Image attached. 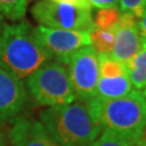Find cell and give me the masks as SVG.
I'll return each instance as SVG.
<instances>
[{
    "instance_id": "cell-1",
    "label": "cell",
    "mask_w": 146,
    "mask_h": 146,
    "mask_svg": "<svg viewBox=\"0 0 146 146\" xmlns=\"http://www.w3.org/2000/svg\"><path fill=\"white\" fill-rule=\"evenodd\" d=\"M51 60L28 23L0 25V67L5 72L23 80Z\"/></svg>"
},
{
    "instance_id": "cell-2",
    "label": "cell",
    "mask_w": 146,
    "mask_h": 146,
    "mask_svg": "<svg viewBox=\"0 0 146 146\" xmlns=\"http://www.w3.org/2000/svg\"><path fill=\"white\" fill-rule=\"evenodd\" d=\"M93 118L103 130H110L134 145L146 131V100L141 91L133 89L118 99L94 96L86 102Z\"/></svg>"
},
{
    "instance_id": "cell-3",
    "label": "cell",
    "mask_w": 146,
    "mask_h": 146,
    "mask_svg": "<svg viewBox=\"0 0 146 146\" xmlns=\"http://www.w3.org/2000/svg\"><path fill=\"white\" fill-rule=\"evenodd\" d=\"M40 122L58 146H89L102 133V127L84 102L48 107Z\"/></svg>"
},
{
    "instance_id": "cell-4",
    "label": "cell",
    "mask_w": 146,
    "mask_h": 146,
    "mask_svg": "<svg viewBox=\"0 0 146 146\" xmlns=\"http://www.w3.org/2000/svg\"><path fill=\"white\" fill-rule=\"evenodd\" d=\"M26 86L42 106H62L76 101L67 67L56 61H49L28 76Z\"/></svg>"
},
{
    "instance_id": "cell-5",
    "label": "cell",
    "mask_w": 146,
    "mask_h": 146,
    "mask_svg": "<svg viewBox=\"0 0 146 146\" xmlns=\"http://www.w3.org/2000/svg\"><path fill=\"white\" fill-rule=\"evenodd\" d=\"M31 12L41 26L88 34L95 28L91 9L52 0H39L31 7Z\"/></svg>"
},
{
    "instance_id": "cell-6",
    "label": "cell",
    "mask_w": 146,
    "mask_h": 146,
    "mask_svg": "<svg viewBox=\"0 0 146 146\" xmlns=\"http://www.w3.org/2000/svg\"><path fill=\"white\" fill-rule=\"evenodd\" d=\"M68 74L76 99L88 102L95 96L99 81V53L91 46L80 48L69 58Z\"/></svg>"
},
{
    "instance_id": "cell-7",
    "label": "cell",
    "mask_w": 146,
    "mask_h": 146,
    "mask_svg": "<svg viewBox=\"0 0 146 146\" xmlns=\"http://www.w3.org/2000/svg\"><path fill=\"white\" fill-rule=\"evenodd\" d=\"M34 36L38 42L51 54L52 58L67 65L69 58L77 50L86 46H91L90 34L76 31H66L37 26L34 28Z\"/></svg>"
},
{
    "instance_id": "cell-8",
    "label": "cell",
    "mask_w": 146,
    "mask_h": 146,
    "mask_svg": "<svg viewBox=\"0 0 146 146\" xmlns=\"http://www.w3.org/2000/svg\"><path fill=\"white\" fill-rule=\"evenodd\" d=\"M139 19L129 12H121L119 25L115 31V43L110 55L125 64L141 49Z\"/></svg>"
},
{
    "instance_id": "cell-9",
    "label": "cell",
    "mask_w": 146,
    "mask_h": 146,
    "mask_svg": "<svg viewBox=\"0 0 146 146\" xmlns=\"http://www.w3.org/2000/svg\"><path fill=\"white\" fill-rule=\"evenodd\" d=\"M27 99L22 80L0 67V122L15 117Z\"/></svg>"
},
{
    "instance_id": "cell-10",
    "label": "cell",
    "mask_w": 146,
    "mask_h": 146,
    "mask_svg": "<svg viewBox=\"0 0 146 146\" xmlns=\"http://www.w3.org/2000/svg\"><path fill=\"white\" fill-rule=\"evenodd\" d=\"M12 146H58L40 121L17 118L9 132Z\"/></svg>"
},
{
    "instance_id": "cell-11",
    "label": "cell",
    "mask_w": 146,
    "mask_h": 146,
    "mask_svg": "<svg viewBox=\"0 0 146 146\" xmlns=\"http://www.w3.org/2000/svg\"><path fill=\"white\" fill-rule=\"evenodd\" d=\"M133 90L128 75L103 78L99 77L95 96L101 99H118L129 94Z\"/></svg>"
},
{
    "instance_id": "cell-12",
    "label": "cell",
    "mask_w": 146,
    "mask_h": 146,
    "mask_svg": "<svg viewBox=\"0 0 146 146\" xmlns=\"http://www.w3.org/2000/svg\"><path fill=\"white\" fill-rule=\"evenodd\" d=\"M139 52L125 64L131 84L137 91H143L146 87V42L142 37Z\"/></svg>"
},
{
    "instance_id": "cell-13",
    "label": "cell",
    "mask_w": 146,
    "mask_h": 146,
    "mask_svg": "<svg viewBox=\"0 0 146 146\" xmlns=\"http://www.w3.org/2000/svg\"><path fill=\"white\" fill-rule=\"evenodd\" d=\"M121 11L119 8H110V9H100L94 15L93 22L95 28L105 31L115 33L119 25Z\"/></svg>"
},
{
    "instance_id": "cell-14",
    "label": "cell",
    "mask_w": 146,
    "mask_h": 146,
    "mask_svg": "<svg viewBox=\"0 0 146 146\" xmlns=\"http://www.w3.org/2000/svg\"><path fill=\"white\" fill-rule=\"evenodd\" d=\"M91 47L100 54H110L115 43V33L94 28L90 33Z\"/></svg>"
},
{
    "instance_id": "cell-15",
    "label": "cell",
    "mask_w": 146,
    "mask_h": 146,
    "mask_svg": "<svg viewBox=\"0 0 146 146\" xmlns=\"http://www.w3.org/2000/svg\"><path fill=\"white\" fill-rule=\"evenodd\" d=\"M125 64L116 61L110 54H100L99 53V75L100 77L108 78L125 75Z\"/></svg>"
},
{
    "instance_id": "cell-16",
    "label": "cell",
    "mask_w": 146,
    "mask_h": 146,
    "mask_svg": "<svg viewBox=\"0 0 146 146\" xmlns=\"http://www.w3.org/2000/svg\"><path fill=\"white\" fill-rule=\"evenodd\" d=\"M28 0H0V14L13 22L22 20L27 9Z\"/></svg>"
},
{
    "instance_id": "cell-17",
    "label": "cell",
    "mask_w": 146,
    "mask_h": 146,
    "mask_svg": "<svg viewBox=\"0 0 146 146\" xmlns=\"http://www.w3.org/2000/svg\"><path fill=\"white\" fill-rule=\"evenodd\" d=\"M89 146H133V144L113 131L103 130L99 137Z\"/></svg>"
},
{
    "instance_id": "cell-18",
    "label": "cell",
    "mask_w": 146,
    "mask_h": 146,
    "mask_svg": "<svg viewBox=\"0 0 146 146\" xmlns=\"http://www.w3.org/2000/svg\"><path fill=\"white\" fill-rule=\"evenodd\" d=\"M119 9L121 12H129L139 20L146 11L145 0H119Z\"/></svg>"
},
{
    "instance_id": "cell-19",
    "label": "cell",
    "mask_w": 146,
    "mask_h": 146,
    "mask_svg": "<svg viewBox=\"0 0 146 146\" xmlns=\"http://www.w3.org/2000/svg\"><path fill=\"white\" fill-rule=\"evenodd\" d=\"M92 9H110L119 8V0H88Z\"/></svg>"
},
{
    "instance_id": "cell-20",
    "label": "cell",
    "mask_w": 146,
    "mask_h": 146,
    "mask_svg": "<svg viewBox=\"0 0 146 146\" xmlns=\"http://www.w3.org/2000/svg\"><path fill=\"white\" fill-rule=\"evenodd\" d=\"M139 31L142 37H146V11L139 20Z\"/></svg>"
},
{
    "instance_id": "cell-21",
    "label": "cell",
    "mask_w": 146,
    "mask_h": 146,
    "mask_svg": "<svg viewBox=\"0 0 146 146\" xmlns=\"http://www.w3.org/2000/svg\"><path fill=\"white\" fill-rule=\"evenodd\" d=\"M133 146H146V136H142L140 140H137V141L134 143V145Z\"/></svg>"
},
{
    "instance_id": "cell-22",
    "label": "cell",
    "mask_w": 146,
    "mask_h": 146,
    "mask_svg": "<svg viewBox=\"0 0 146 146\" xmlns=\"http://www.w3.org/2000/svg\"><path fill=\"white\" fill-rule=\"evenodd\" d=\"M142 94L144 95V98H145V100H146V87H145V88H144V90L142 91Z\"/></svg>"
},
{
    "instance_id": "cell-23",
    "label": "cell",
    "mask_w": 146,
    "mask_h": 146,
    "mask_svg": "<svg viewBox=\"0 0 146 146\" xmlns=\"http://www.w3.org/2000/svg\"><path fill=\"white\" fill-rule=\"evenodd\" d=\"M1 24H2V15L0 14V25H1Z\"/></svg>"
},
{
    "instance_id": "cell-24",
    "label": "cell",
    "mask_w": 146,
    "mask_h": 146,
    "mask_svg": "<svg viewBox=\"0 0 146 146\" xmlns=\"http://www.w3.org/2000/svg\"><path fill=\"white\" fill-rule=\"evenodd\" d=\"M141 37H142V36H141ZM142 38H143V39L145 40V42H146V37H142Z\"/></svg>"
},
{
    "instance_id": "cell-25",
    "label": "cell",
    "mask_w": 146,
    "mask_h": 146,
    "mask_svg": "<svg viewBox=\"0 0 146 146\" xmlns=\"http://www.w3.org/2000/svg\"><path fill=\"white\" fill-rule=\"evenodd\" d=\"M145 3H146V0H145Z\"/></svg>"
}]
</instances>
